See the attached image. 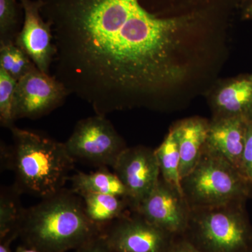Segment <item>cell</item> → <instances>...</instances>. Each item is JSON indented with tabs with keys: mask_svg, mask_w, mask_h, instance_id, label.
Here are the masks:
<instances>
[{
	"mask_svg": "<svg viewBox=\"0 0 252 252\" xmlns=\"http://www.w3.org/2000/svg\"><path fill=\"white\" fill-rule=\"evenodd\" d=\"M9 130L13 144L1 143V168L14 172L18 190L44 199L64 189L75 162L65 144L15 126Z\"/></svg>",
	"mask_w": 252,
	"mask_h": 252,
	"instance_id": "obj_1",
	"label": "cell"
},
{
	"mask_svg": "<svg viewBox=\"0 0 252 252\" xmlns=\"http://www.w3.org/2000/svg\"><path fill=\"white\" fill-rule=\"evenodd\" d=\"M100 233L86 216L82 198L65 188L25 208L18 228L23 245L39 252L77 250Z\"/></svg>",
	"mask_w": 252,
	"mask_h": 252,
	"instance_id": "obj_2",
	"label": "cell"
},
{
	"mask_svg": "<svg viewBox=\"0 0 252 252\" xmlns=\"http://www.w3.org/2000/svg\"><path fill=\"white\" fill-rule=\"evenodd\" d=\"M181 188L191 209L245 203L252 196V187L241 172L205 149L196 166L181 180Z\"/></svg>",
	"mask_w": 252,
	"mask_h": 252,
	"instance_id": "obj_3",
	"label": "cell"
},
{
	"mask_svg": "<svg viewBox=\"0 0 252 252\" xmlns=\"http://www.w3.org/2000/svg\"><path fill=\"white\" fill-rule=\"evenodd\" d=\"M185 233L203 252H252V227L245 203L191 209Z\"/></svg>",
	"mask_w": 252,
	"mask_h": 252,
	"instance_id": "obj_4",
	"label": "cell"
},
{
	"mask_svg": "<svg viewBox=\"0 0 252 252\" xmlns=\"http://www.w3.org/2000/svg\"><path fill=\"white\" fill-rule=\"evenodd\" d=\"M64 144L75 162L80 160L98 167H114L127 148L106 116L96 114L79 121Z\"/></svg>",
	"mask_w": 252,
	"mask_h": 252,
	"instance_id": "obj_5",
	"label": "cell"
},
{
	"mask_svg": "<svg viewBox=\"0 0 252 252\" xmlns=\"http://www.w3.org/2000/svg\"><path fill=\"white\" fill-rule=\"evenodd\" d=\"M110 252H167L173 235L136 212L118 219L102 230Z\"/></svg>",
	"mask_w": 252,
	"mask_h": 252,
	"instance_id": "obj_6",
	"label": "cell"
},
{
	"mask_svg": "<svg viewBox=\"0 0 252 252\" xmlns=\"http://www.w3.org/2000/svg\"><path fill=\"white\" fill-rule=\"evenodd\" d=\"M69 93L61 81L37 68L17 81L14 119H40L62 105Z\"/></svg>",
	"mask_w": 252,
	"mask_h": 252,
	"instance_id": "obj_7",
	"label": "cell"
},
{
	"mask_svg": "<svg viewBox=\"0 0 252 252\" xmlns=\"http://www.w3.org/2000/svg\"><path fill=\"white\" fill-rule=\"evenodd\" d=\"M112 168L125 187L132 212L153 190L160 177L155 150L144 146L127 147Z\"/></svg>",
	"mask_w": 252,
	"mask_h": 252,
	"instance_id": "obj_8",
	"label": "cell"
},
{
	"mask_svg": "<svg viewBox=\"0 0 252 252\" xmlns=\"http://www.w3.org/2000/svg\"><path fill=\"white\" fill-rule=\"evenodd\" d=\"M150 223L170 234H185L191 208L183 192L161 177L135 211Z\"/></svg>",
	"mask_w": 252,
	"mask_h": 252,
	"instance_id": "obj_9",
	"label": "cell"
},
{
	"mask_svg": "<svg viewBox=\"0 0 252 252\" xmlns=\"http://www.w3.org/2000/svg\"><path fill=\"white\" fill-rule=\"evenodd\" d=\"M25 11L24 23L16 36L15 44L29 56L38 69L51 74V69L56 48L49 23L39 15V4L22 0Z\"/></svg>",
	"mask_w": 252,
	"mask_h": 252,
	"instance_id": "obj_10",
	"label": "cell"
},
{
	"mask_svg": "<svg viewBox=\"0 0 252 252\" xmlns=\"http://www.w3.org/2000/svg\"><path fill=\"white\" fill-rule=\"evenodd\" d=\"M212 117L252 119V73L225 79L214 86L208 96Z\"/></svg>",
	"mask_w": 252,
	"mask_h": 252,
	"instance_id": "obj_11",
	"label": "cell"
},
{
	"mask_svg": "<svg viewBox=\"0 0 252 252\" xmlns=\"http://www.w3.org/2000/svg\"><path fill=\"white\" fill-rule=\"evenodd\" d=\"M249 121L240 117H212L205 150L223 157L241 172Z\"/></svg>",
	"mask_w": 252,
	"mask_h": 252,
	"instance_id": "obj_12",
	"label": "cell"
},
{
	"mask_svg": "<svg viewBox=\"0 0 252 252\" xmlns=\"http://www.w3.org/2000/svg\"><path fill=\"white\" fill-rule=\"evenodd\" d=\"M210 121L201 117L181 120L172 126L180 154L181 180L196 166L205 151Z\"/></svg>",
	"mask_w": 252,
	"mask_h": 252,
	"instance_id": "obj_13",
	"label": "cell"
},
{
	"mask_svg": "<svg viewBox=\"0 0 252 252\" xmlns=\"http://www.w3.org/2000/svg\"><path fill=\"white\" fill-rule=\"evenodd\" d=\"M86 216L101 230L131 210L128 200L111 194L86 193L80 195Z\"/></svg>",
	"mask_w": 252,
	"mask_h": 252,
	"instance_id": "obj_14",
	"label": "cell"
},
{
	"mask_svg": "<svg viewBox=\"0 0 252 252\" xmlns=\"http://www.w3.org/2000/svg\"><path fill=\"white\" fill-rule=\"evenodd\" d=\"M71 190L78 195L86 193L111 194L126 198L125 187L114 172L107 167H99L95 172L85 173L79 172L71 176ZM127 199V198H126Z\"/></svg>",
	"mask_w": 252,
	"mask_h": 252,
	"instance_id": "obj_15",
	"label": "cell"
},
{
	"mask_svg": "<svg viewBox=\"0 0 252 252\" xmlns=\"http://www.w3.org/2000/svg\"><path fill=\"white\" fill-rule=\"evenodd\" d=\"M22 193L14 185L2 187L0 192V240L18 238V228L25 208L21 205Z\"/></svg>",
	"mask_w": 252,
	"mask_h": 252,
	"instance_id": "obj_16",
	"label": "cell"
},
{
	"mask_svg": "<svg viewBox=\"0 0 252 252\" xmlns=\"http://www.w3.org/2000/svg\"><path fill=\"white\" fill-rule=\"evenodd\" d=\"M160 177L168 183L181 188L180 154L175 133L170 127L160 145L155 149Z\"/></svg>",
	"mask_w": 252,
	"mask_h": 252,
	"instance_id": "obj_17",
	"label": "cell"
},
{
	"mask_svg": "<svg viewBox=\"0 0 252 252\" xmlns=\"http://www.w3.org/2000/svg\"><path fill=\"white\" fill-rule=\"evenodd\" d=\"M0 68L18 81L37 67L15 42H6L0 43Z\"/></svg>",
	"mask_w": 252,
	"mask_h": 252,
	"instance_id": "obj_18",
	"label": "cell"
},
{
	"mask_svg": "<svg viewBox=\"0 0 252 252\" xmlns=\"http://www.w3.org/2000/svg\"><path fill=\"white\" fill-rule=\"evenodd\" d=\"M17 81L0 68V123L7 128L14 126V102Z\"/></svg>",
	"mask_w": 252,
	"mask_h": 252,
	"instance_id": "obj_19",
	"label": "cell"
},
{
	"mask_svg": "<svg viewBox=\"0 0 252 252\" xmlns=\"http://www.w3.org/2000/svg\"><path fill=\"white\" fill-rule=\"evenodd\" d=\"M16 17L14 0H0V43L15 42Z\"/></svg>",
	"mask_w": 252,
	"mask_h": 252,
	"instance_id": "obj_20",
	"label": "cell"
},
{
	"mask_svg": "<svg viewBox=\"0 0 252 252\" xmlns=\"http://www.w3.org/2000/svg\"><path fill=\"white\" fill-rule=\"evenodd\" d=\"M241 172L252 189V119L248 122Z\"/></svg>",
	"mask_w": 252,
	"mask_h": 252,
	"instance_id": "obj_21",
	"label": "cell"
},
{
	"mask_svg": "<svg viewBox=\"0 0 252 252\" xmlns=\"http://www.w3.org/2000/svg\"><path fill=\"white\" fill-rule=\"evenodd\" d=\"M75 252H110L102 233L81 245Z\"/></svg>",
	"mask_w": 252,
	"mask_h": 252,
	"instance_id": "obj_22",
	"label": "cell"
},
{
	"mask_svg": "<svg viewBox=\"0 0 252 252\" xmlns=\"http://www.w3.org/2000/svg\"><path fill=\"white\" fill-rule=\"evenodd\" d=\"M167 252H203L189 240L173 242Z\"/></svg>",
	"mask_w": 252,
	"mask_h": 252,
	"instance_id": "obj_23",
	"label": "cell"
},
{
	"mask_svg": "<svg viewBox=\"0 0 252 252\" xmlns=\"http://www.w3.org/2000/svg\"><path fill=\"white\" fill-rule=\"evenodd\" d=\"M242 18L252 20V0H242L240 4Z\"/></svg>",
	"mask_w": 252,
	"mask_h": 252,
	"instance_id": "obj_24",
	"label": "cell"
},
{
	"mask_svg": "<svg viewBox=\"0 0 252 252\" xmlns=\"http://www.w3.org/2000/svg\"><path fill=\"white\" fill-rule=\"evenodd\" d=\"M16 239L15 237H7L3 240H0V252H12L10 246Z\"/></svg>",
	"mask_w": 252,
	"mask_h": 252,
	"instance_id": "obj_25",
	"label": "cell"
},
{
	"mask_svg": "<svg viewBox=\"0 0 252 252\" xmlns=\"http://www.w3.org/2000/svg\"><path fill=\"white\" fill-rule=\"evenodd\" d=\"M39 252L37 250H34V249L28 248L26 245H21V246L18 247L16 249V252Z\"/></svg>",
	"mask_w": 252,
	"mask_h": 252,
	"instance_id": "obj_26",
	"label": "cell"
}]
</instances>
